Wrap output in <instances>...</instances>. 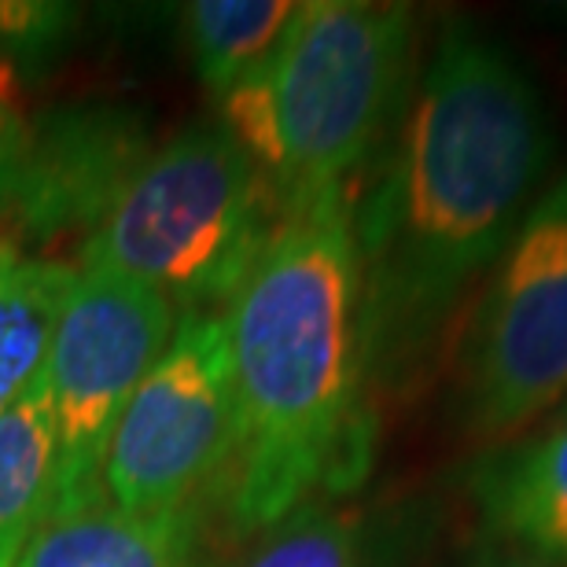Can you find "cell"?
<instances>
[{
	"label": "cell",
	"instance_id": "cell-1",
	"mask_svg": "<svg viewBox=\"0 0 567 567\" xmlns=\"http://www.w3.org/2000/svg\"><path fill=\"white\" fill-rule=\"evenodd\" d=\"M388 166L354 214L361 365L410 354L513 244L553 158L535 78L468 22L442 33Z\"/></svg>",
	"mask_w": 567,
	"mask_h": 567
},
{
	"label": "cell",
	"instance_id": "cell-2",
	"mask_svg": "<svg viewBox=\"0 0 567 567\" xmlns=\"http://www.w3.org/2000/svg\"><path fill=\"white\" fill-rule=\"evenodd\" d=\"M236 457L229 516L262 535L317 486L358 461L361 277L347 196L280 214L233 291Z\"/></svg>",
	"mask_w": 567,
	"mask_h": 567
},
{
	"label": "cell",
	"instance_id": "cell-3",
	"mask_svg": "<svg viewBox=\"0 0 567 567\" xmlns=\"http://www.w3.org/2000/svg\"><path fill=\"white\" fill-rule=\"evenodd\" d=\"M413 11L369 0H310L262 63L274 111L280 214L347 196L410 100Z\"/></svg>",
	"mask_w": 567,
	"mask_h": 567
},
{
	"label": "cell",
	"instance_id": "cell-4",
	"mask_svg": "<svg viewBox=\"0 0 567 567\" xmlns=\"http://www.w3.org/2000/svg\"><path fill=\"white\" fill-rule=\"evenodd\" d=\"M280 221L266 174L221 122L163 144L82 247V269L155 288L174 310L229 302Z\"/></svg>",
	"mask_w": 567,
	"mask_h": 567
},
{
	"label": "cell",
	"instance_id": "cell-5",
	"mask_svg": "<svg viewBox=\"0 0 567 567\" xmlns=\"http://www.w3.org/2000/svg\"><path fill=\"white\" fill-rule=\"evenodd\" d=\"M236 457L233 350L221 313H185L111 435L100 497L130 516L192 513Z\"/></svg>",
	"mask_w": 567,
	"mask_h": 567
},
{
	"label": "cell",
	"instance_id": "cell-6",
	"mask_svg": "<svg viewBox=\"0 0 567 567\" xmlns=\"http://www.w3.org/2000/svg\"><path fill=\"white\" fill-rule=\"evenodd\" d=\"M174 302L155 288L111 269L74 274L44 358L60 453L52 516H71L104 502L100 472L111 435L147 369L174 339Z\"/></svg>",
	"mask_w": 567,
	"mask_h": 567
},
{
	"label": "cell",
	"instance_id": "cell-7",
	"mask_svg": "<svg viewBox=\"0 0 567 567\" xmlns=\"http://www.w3.org/2000/svg\"><path fill=\"white\" fill-rule=\"evenodd\" d=\"M567 394V174L519 221L472 324L464 424L497 442Z\"/></svg>",
	"mask_w": 567,
	"mask_h": 567
},
{
	"label": "cell",
	"instance_id": "cell-8",
	"mask_svg": "<svg viewBox=\"0 0 567 567\" xmlns=\"http://www.w3.org/2000/svg\"><path fill=\"white\" fill-rule=\"evenodd\" d=\"M152 158L141 111L115 104L63 107L33 122L0 218L27 240H52L107 218Z\"/></svg>",
	"mask_w": 567,
	"mask_h": 567
},
{
	"label": "cell",
	"instance_id": "cell-9",
	"mask_svg": "<svg viewBox=\"0 0 567 567\" xmlns=\"http://www.w3.org/2000/svg\"><path fill=\"white\" fill-rule=\"evenodd\" d=\"M483 519L542 564L567 567V421L475 472Z\"/></svg>",
	"mask_w": 567,
	"mask_h": 567
},
{
	"label": "cell",
	"instance_id": "cell-10",
	"mask_svg": "<svg viewBox=\"0 0 567 567\" xmlns=\"http://www.w3.org/2000/svg\"><path fill=\"white\" fill-rule=\"evenodd\" d=\"M16 567H199L192 513L130 516L96 502L52 516Z\"/></svg>",
	"mask_w": 567,
	"mask_h": 567
},
{
	"label": "cell",
	"instance_id": "cell-11",
	"mask_svg": "<svg viewBox=\"0 0 567 567\" xmlns=\"http://www.w3.org/2000/svg\"><path fill=\"white\" fill-rule=\"evenodd\" d=\"M55 424L44 369L0 416V567H16L55 508Z\"/></svg>",
	"mask_w": 567,
	"mask_h": 567
},
{
	"label": "cell",
	"instance_id": "cell-12",
	"mask_svg": "<svg viewBox=\"0 0 567 567\" xmlns=\"http://www.w3.org/2000/svg\"><path fill=\"white\" fill-rule=\"evenodd\" d=\"M74 274L52 258H22L0 236V416L44 369Z\"/></svg>",
	"mask_w": 567,
	"mask_h": 567
},
{
	"label": "cell",
	"instance_id": "cell-13",
	"mask_svg": "<svg viewBox=\"0 0 567 567\" xmlns=\"http://www.w3.org/2000/svg\"><path fill=\"white\" fill-rule=\"evenodd\" d=\"M299 4L291 0H196L188 4L185 30L199 82L225 96L236 82L255 74L288 33Z\"/></svg>",
	"mask_w": 567,
	"mask_h": 567
},
{
	"label": "cell",
	"instance_id": "cell-14",
	"mask_svg": "<svg viewBox=\"0 0 567 567\" xmlns=\"http://www.w3.org/2000/svg\"><path fill=\"white\" fill-rule=\"evenodd\" d=\"M236 567H365V546L347 513L306 502L262 530V542Z\"/></svg>",
	"mask_w": 567,
	"mask_h": 567
},
{
	"label": "cell",
	"instance_id": "cell-15",
	"mask_svg": "<svg viewBox=\"0 0 567 567\" xmlns=\"http://www.w3.org/2000/svg\"><path fill=\"white\" fill-rule=\"evenodd\" d=\"M30 141V122L22 115V89L19 78L11 66L0 71V199L16 177V169L22 163V152H27Z\"/></svg>",
	"mask_w": 567,
	"mask_h": 567
},
{
	"label": "cell",
	"instance_id": "cell-16",
	"mask_svg": "<svg viewBox=\"0 0 567 567\" xmlns=\"http://www.w3.org/2000/svg\"><path fill=\"white\" fill-rule=\"evenodd\" d=\"M497 567H553V564H542V560H508V564H497Z\"/></svg>",
	"mask_w": 567,
	"mask_h": 567
}]
</instances>
